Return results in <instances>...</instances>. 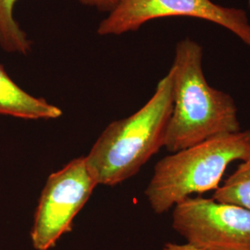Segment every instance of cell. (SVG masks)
<instances>
[{
  "label": "cell",
  "instance_id": "1",
  "mask_svg": "<svg viewBox=\"0 0 250 250\" xmlns=\"http://www.w3.org/2000/svg\"><path fill=\"white\" fill-rule=\"evenodd\" d=\"M202 60L203 48L195 40L187 37L176 44L170 69L173 107L164 141L170 153L242 130L234 99L208 84Z\"/></svg>",
  "mask_w": 250,
  "mask_h": 250
},
{
  "label": "cell",
  "instance_id": "2",
  "mask_svg": "<svg viewBox=\"0 0 250 250\" xmlns=\"http://www.w3.org/2000/svg\"><path fill=\"white\" fill-rule=\"evenodd\" d=\"M172 107L173 77L170 70L143 107L107 125L84 157L98 186L113 187L133 177L164 146Z\"/></svg>",
  "mask_w": 250,
  "mask_h": 250
},
{
  "label": "cell",
  "instance_id": "3",
  "mask_svg": "<svg viewBox=\"0 0 250 250\" xmlns=\"http://www.w3.org/2000/svg\"><path fill=\"white\" fill-rule=\"evenodd\" d=\"M250 155V129L221 134L158 161L145 195L162 214L193 194L216 190L228 166Z\"/></svg>",
  "mask_w": 250,
  "mask_h": 250
},
{
  "label": "cell",
  "instance_id": "4",
  "mask_svg": "<svg viewBox=\"0 0 250 250\" xmlns=\"http://www.w3.org/2000/svg\"><path fill=\"white\" fill-rule=\"evenodd\" d=\"M172 228L187 243L163 250H250V211L238 206L188 197L173 207Z\"/></svg>",
  "mask_w": 250,
  "mask_h": 250
},
{
  "label": "cell",
  "instance_id": "5",
  "mask_svg": "<svg viewBox=\"0 0 250 250\" xmlns=\"http://www.w3.org/2000/svg\"><path fill=\"white\" fill-rule=\"evenodd\" d=\"M166 17H192L231 31L250 47V22L244 9L224 7L211 0H121L99 27L101 36L135 32L145 23Z\"/></svg>",
  "mask_w": 250,
  "mask_h": 250
},
{
  "label": "cell",
  "instance_id": "6",
  "mask_svg": "<svg viewBox=\"0 0 250 250\" xmlns=\"http://www.w3.org/2000/svg\"><path fill=\"white\" fill-rule=\"evenodd\" d=\"M98 186L86 167L84 157L74 159L46 180L36 208L31 240L36 250L52 249Z\"/></svg>",
  "mask_w": 250,
  "mask_h": 250
},
{
  "label": "cell",
  "instance_id": "7",
  "mask_svg": "<svg viewBox=\"0 0 250 250\" xmlns=\"http://www.w3.org/2000/svg\"><path fill=\"white\" fill-rule=\"evenodd\" d=\"M0 115L23 120H54L62 115V110L21 89L0 64Z\"/></svg>",
  "mask_w": 250,
  "mask_h": 250
},
{
  "label": "cell",
  "instance_id": "8",
  "mask_svg": "<svg viewBox=\"0 0 250 250\" xmlns=\"http://www.w3.org/2000/svg\"><path fill=\"white\" fill-rule=\"evenodd\" d=\"M18 0H0V47L8 53L28 55L32 41L14 18L13 9Z\"/></svg>",
  "mask_w": 250,
  "mask_h": 250
},
{
  "label": "cell",
  "instance_id": "9",
  "mask_svg": "<svg viewBox=\"0 0 250 250\" xmlns=\"http://www.w3.org/2000/svg\"><path fill=\"white\" fill-rule=\"evenodd\" d=\"M212 199L250 211V155L241 161L228 179L215 190Z\"/></svg>",
  "mask_w": 250,
  "mask_h": 250
},
{
  "label": "cell",
  "instance_id": "10",
  "mask_svg": "<svg viewBox=\"0 0 250 250\" xmlns=\"http://www.w3.org/2000/svg\"><path fill=\"white\" fill-rule=\"evenodd\" d=\"M81 4L95 8L99 11L103 12H110L116 7L121 0H77Z\"/></svg>",
  "mask_w": 250,
  "mask_h": 250
},
{
  "label": "cell",
  "instance_id": "11",
  "mask_svg": "<svg viewBox=\"0 0 250 250\" xmlns=\"http://www.w3.org/2000/svg\"><path fill=\"white\" fill-rule=\"evenodd\" d=\"M249 5H250V0H249Z\"/></svg>",
  "mask_w": 250,
  "mask_h": 250
}]
</instances>
